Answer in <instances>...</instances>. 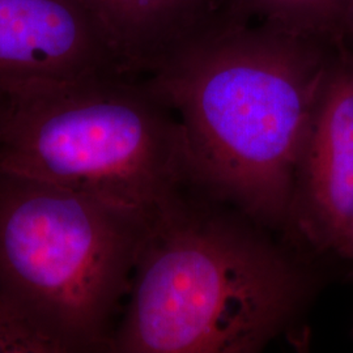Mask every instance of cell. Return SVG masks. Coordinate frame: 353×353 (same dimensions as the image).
I'll list each match as a JSON object with an SVG mask.
<instances>
[{"label": "cell", "mask_w": 353, "mask_h": 353, "mask_svg": "<svg viewBox=\"0 0 353 353\" xmlns=\"http://www.w3.org/2000/svg\"><path fill=\"white\" fill-rule=\"evenodd\" d=\"M272 232L198 186L178 192L152 219L109 352L255 353L288 334L321 280L313 252Z\"/></svg>", "instance_id": "obj_1"}, {"label": "cell", "mask_w": 353, "mask_h": 353, "mask_svg": "<svg viewBox=\"0 0 353 353\" xmlns=\"http://www.w3.org/2000/svg\"><path fill=\"white\" fill-rule=\"evenodd\" d=\"M343 48L240 21L144 76L181 122L194 185L288 234L297 157Z\"/></svg>", "instance_id": "obj_2"}, {"label": "cell", "mask_w": 353, "mask_h": 353, "mask_svg": "<svg viewBox=\"0 0 353 353\" xmlns=\"http://www.w3.org/2000/svg\"><path fill=\"white\" fill-rule=\"evenodd\" d=\"M0 172L89 194L151 220L194 186L173 109L145 77L118 74L4 93Z\"/></svg>", "instance_id": "obj_3"}, {"label": "cell", "mask_w": 353, "mask_h": 353, "mask_svg": "<svg viewBox=\"0 0 353 353\" xmlns=\"http://www.w3.org/2000/svg\"><path fill=\"white\" fill-rule=\"evenodd\" d=\"M151 219L0 172V287L64 353L109 352Z\"/></svg>", "instance_id": "obj_4"}, {"label": "cell", "mask_w": 353, "mask_h": 353, "mask_svg": "<svg viewBox=\"0 0 353 353\" xmlns=\"http://www.w3.org/2000/svg\"><path fill=\"white\" fill-rule=\"evenodd\" d=\"M288 237L353 261V51L331 65L297 157Z\"/></svg>", "instance_id": "obj_5"}, {"label": "cell", "mask_w": 353, "mask_h": 353, "mask_svg": "<svg viewBox=\"0 0 353 353\" xmlns=\"http://www.w3.org/2000/svg\"><path fill=\"white\" fill-rule=\"evenodd\" d=\"M112 74L126 75L79 0H0V93Z\"/></svg>", "instance_id": "obj_6"}, {"label": "cell", "mask_w": 353, "mask_h": 353, "mask_svg": "<svg viewBox=\"0 0 353 353\" xmlns=\"http://www.w3.org/2000/svg\"><path fill=\"white\" fill-rule=\"evenodd\" d=\"M101 29L122 71L151 75L178 51L246 21L233 0H79Z\"/></svg>", "instance_id": "obj_7"}, {"label": "cell", "mask_w": 353, "mask_h": 353, "mask_svg": "<svg viewBox=\"0 0 353 353\" xmlns=\"http://www.w3.org/2000/svg\"><path fill=\"white\" fill-rule=\"evenodd\" d=\"M246 21L343 45L353 0H233Z\"/></svg>", "instance_id": "obj_8"}, {"label": "cell", "mask_w": 353, "mask_h": 353, "mask_svg": "<svg viewBox=\"0 0 353 353\" xmlns=\"http://www.w3.org/2000/svg\"><path fill=\"white\" fill-rule=\"evenodd\" d=\"M0 353H64L61 344L1 287Z\"/></svg>", "instance_id": "obj_9"}, {"label": "cell", "mask_w": 353, "mask_h": 353, "mask_svg": "<svg viewBox=\"0 0 353 353\" xmlns=\"http://www.w3.org/2000/svg\"><path fill=\"white\" fill-rule=\"evenodd\" d=\"M343 45L344 48H347L348 50L353 51V7L348 23L345 26V32H344V37H343Z\"/></svg>", "instance_id": "obj_10"}, {"label": "cell", "mask_w": 353, "mask_h": 353, "mask_svg": "<svg viewBox=\"0 0 353 353\" xmlns=\"http://www.w3.org/2000/svg\"><path fill=\"white\" fill-rule=\"evenodd\" d=\"M3 106H4V93H0V117L3 112Z\"/></svg>", "instance_id": "obj_11"}, {"label": "cell", "mask_w": 353, "mask_h": 353, "mask_svg": "<svg viewBox=\"0 0 353 353\" xmlns=\"http://www.w3.org/2000/svg\"><path fill=\"white\" fill-rule=\"evenodd\" d=\"M350 279L353 283V261L351 262V271H350ZM352 335H353V326H352Z\"/></svg>", "instance_id": "obj_12"}]
</instances>
